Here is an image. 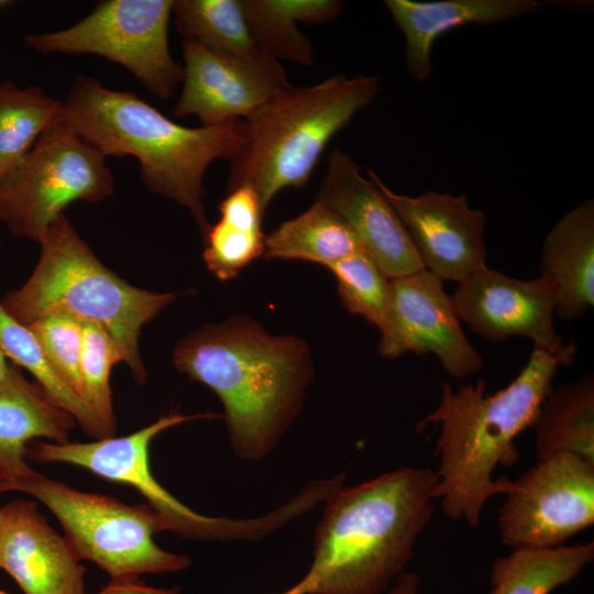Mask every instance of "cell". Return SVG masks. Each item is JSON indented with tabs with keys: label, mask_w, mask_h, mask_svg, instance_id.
Instances as JSON below:
<instances>
[{
	"label": "cell",
	"mask_w": 594,
	"mask_h": 594,
	"mask_svg": "<svg viewBox=\"0 0 594 594\" xmlns=\"http://www.w3.org/2000/svg\"><path fill=\"white\" fill-rule=\"evenodd\" d=\"M173 363L219 397L231 449L251 462L276 449L315 378L311 352L302 338L272 334L249 315H233L190 332L175 345Z\"/></svg>",
	"instance_id": "cell-1"
},
{
	"label": "cell",
	"mask_w": 594,
	"mask_h": 594,
	"mask_svg": "<svg viewBox=\"0 0 594 594\" xmlns=\"http://www.w3.org/2000/svg\"><path fill=\"white\" fill-rule=\"evenodd\" d=\"M436 472L403 466L333 490L314 535L305 594H382L405 571L435 512Z\"/></svg>",
	"instance_id": "cell-2"
},
{
	"label": "cell",
	"mask_w": 594,
	"mask_h": 594,
	"mask_svg": "<svg viewBox=\"0 0 594 594\" xmlns=\"http://www.w3.org/2000/svg\"><path fill=\"white\" fill-rule=\"evenodd\" d=\"M559 365H563L559 358L534 348L516 378L494 394L486 393L482 378L455 392L442 384L438 407L416 429L441 424L436 447L440 466L432 497L441 499L450 519L464 518L477 527L487 499L510 488L513 481L505 476L493 480V472L497 465L509 468L518 461L514 440L534 427Z\"/></svg>",
	"instance_id": "cell-3"
},
{
	"label": "cell",
	"mask_w": 594,
	"mask_h": 594,
	"mask_svg": "<svg viewBox=\"0 0 594 594\" xmlns=\"http://www.w3.org/2000/svg\"><path fill=\"white\" fill-rule=\"evenodd\" d=\"M63 121L106 156L138 158L143 184L186 208L202 237L209 223L204 176L217 158L231 160L244 142L243 119L201 128L180 125L132 91L105 87L77 75L65 101Z\"/></svg>",
	"instance_id": "cell-4"
},
{
	"label": "cell",
	"mask_w": 594,
	"mask_h": 594,
	"mask_svg": "<svg viewBox=\"0 0 594 594\" xmlns=\"http://www.w3.org/2000/svg\"><path fill=\"white\" fill-rule=\"evenodd\" d=\"M40 244L33 274L21 288L6 295L3 308L24 326L52 315L99 326L142 385L146 371L138 344L141 329L177 294L145 290L116 275L98 260L65 215L48 228Z\"/></svg>",
	"instance_id": "cell-5"
},
{
	"label": "cell",
	"mask_w": 594,
	"mask_h": 594,
	"mask_svg": "<svg viewBox=\"0 0 594 594\" xmlns=\"http://www.w3.org/2000/svg\"><path fill=\"white\" fill-rule=\"evenodd\" d=\"M380 88L376 76L338 74L309 87L276 90L245 120L246 138L230 160L227 191L251 187L265 211L280 190L302 188L330 140Z\"/></svg>",
	"instance_id": "cell-6"
},
{
	"label": "cell",
	"mask_w": 594,
	"mask_h": 594,
	"mask_svg": "<svg viewBox=\"0 0 594 594\" xmlns=\"http://www.w3.org/2000/svg\"><path fill=\"white\" fill-rule=\"evenodd\" d=\"M23 492L55 515L79 560L95 562L111 579L177 572L190 565L188 557L156 544L153 536L164 526L147 505L81 492L37 472Z\"/></svg>",
	"instance_id": "cell-7"
},
{
	"label": "cell",
	"mask_w": 594,
	"mask_h": 594,
	"mask_svg": "<svg viewBox=\"0 0 594 594\" xmlns=\"http://www.w3.org/2000/svg\"><path fill=\"white\" fill-rule=\"evenodd\" d=\"M113 191L106 157L61 121L0 184V222L14 235L40 243L70 204L99 202Z\"/></svg>",
	"instance_id": "cell-8"
},
{
	"label": "cell",
	"mask_w": 594,
	"mask_h": 594,
	"mask_svg": "<svg viewBox=\"0 0 594 594\" xmlns=\"http://www.w3.org/2000/svg\"><path fill=\"white\" fill-rule=\"evenodd\" d=\"M213 413L183 415L177 411L160 417L128 436L107 437L91 442H45L33 440L25 458L36 462H62L84 468L106 480L135 488L160 517L164 530L194 540H229L254 537L270 530L267 518L233 520L202 516L185 506L154 477L150 466V443L162 431L195 419L220 418Z\"/></svg>",
	"instance_id": "cell-9"
},
{
	"label": "cell",
	"mask_w": 594,
	"mask_h": 594,
	"mask_svg": "<svg viewBox=\"0 0 594 594\" xmlns=\"http://www.w3.org/2000/svg\"><path fill=\"white\" fill-rule=\"evenodd\" d=\"M174 0H106L73 26L24 37L43 54H96L127 68L147 91L167 100L183 81L169 51Z\"/></svg>",
	"instance_id": "cell-10"
},
{
	"label": "cell",
	"mask_w": 594,
	"mask_h": 594,
	"mask_svg": "<svg viewBox=\"0 0 594 594\" xmlns=\"http://www.w3.org/2000/svg\"><path fill=\"white\" fill-rule=\"evenodd\" d=\"M498 513L502 542L550 549L594 524V463L570 452L538 460L506 493Z\"/></svg>",
	"instance_id": "cell-11"
},
{
	"label": "cell",
	"mask_w": 594,
	"mask_h": 594,
	"mask_svg": "<svg viewBox=\"0 0 594 594\" xmlns=\"http://www.w3.org/2000/svg\"><path fill=\"white\" fill-rule=\"evenodd\" d=\"M442 283L426 268L391 279V308L377 351L384 359L433 353L450 376L463 380L481 371L484 360L466 339Z\"/></svg>",
	"instance_id": "cell-12"
},
{
	"label": "cell",
	"mask_w": 594,
	"mask_h": 594,
	"mask_svg": "<svg viewBox=\"0 0 594 594\" xmlns=\"http://www.w3.org/2000/svg\"><path fill=\"white\" fill-rule=\"evenodd\" d=\"M457 315L481 337L505 341L513 336L531 339L534 348L571 365L574 343H562L553 327L556 287L546 276L518 279L487 266L458 283L451 296Z\"/></svg>",
	"instance_id": "cell-13"
},
{
	"label": "cell",
	"mask_w": 594,
	"mask_h": 594,
	"mask_svg": "<svg viewBox=\"0 0 594 594\" xmlns=\"http://www.w3.org/2000/svg\"><path fill=\"white\" fill-rule=\"evenodd\" d=\"M366 172L399 217L426 270L442 282L460 283L486 267V217L470 207L466 196L429 190L410 197Z\"/></svg>",
	"instance_id": "cell-14"
},
{
	"label": "cell",
	"mask_w": 594,
	"mask_h": 594,
	"mask_svg": "<svg viewBox=\"0 0 594 594\" xmlns=\"http://www.w3.org/2000/svg\"><path fill=\"white\" fill-rule=\"evenodd\" d=\"M316 200L345 220L365 253L389 279L425 268L391 204L344 151L330 153Z\"/></svg>",
	"instance_id": "cell-15"
},
{
	"label": "cell",
	"mask_w": 594,
	"mask_h": 594,
	"mask_svg": "<svg viewBox=\"0 0 594 594\" xmlns=\"http://www.w3.org/2000/svg\"><path fill=\"white\" fill-rule=\"evenodd\" d=\"M34 502L0 508V569L24 594H86L85 568Z\"/></svg>",
	"instance_id": "cell-16"
},
{
	"label": "cell",
	"mask_w": 594,
	"mask_h": 594,
	"mask_svg": "<svg viewBox=\"0 0 594 594\" xmlns=\"http://www.w3.org/2000/svg\"><path fill=\"white\" fill-rule=\"evenodd\" d=\"M182 48L183 89L173 110L175 117L196 116L202 127L248 120L282 89L194 40L184 38Z\"/></svg>",
	"instance_id": "cell-17"
},
{
	"label": "cell",
	"mask_w": 594,
	"mask_h": 594,
	"mask_svg": "<svg viewBox=\"0 0 594 594\" xmlns=\"http://www.w3.org/2000/svg\"><path fill=\"white\" fill-rule=\"evenodd\" d=\"M75 421L40 384L29 382L16 365H10L0 383V494L23 492L35 474L25 461L31 441L67 442Z\"/></svg>",
	"instance_id": "cell-18"
},
{
	"label": "cell",
	"mask_w": 594,
	"mask_h": 594,
	"mask_svg": "<svg viewBox=\"0 0 594 594\" xmlns=\"http://www.w3.org/2000/svg\"><path fill=\"white\" fill-rule=\"evenodd\" d=\"M405 40V65L416 80L432 73L431 51L442 34L466 24L490 25L540 11L537 0H386Z\"/></svg>",
	"instance_id": "cell-19"
},
{
	"label": "cell",
	"mask_w": 594,
	"mask_h": 594,
	"mask_svg": "<svg viewBox=\"0 0 594 594\" xmlns=\"http://www.w3.org/2000/svg\"><path fill=\"white\" fill-rule=\"evenodd\" d=\"M172 13L184 38L196 41L277 88L290 85L280 63L256 42L241 0H174Z\"/></svg>",
	"instance_id": "cell-20"
},
{
	"label": "cell",
	"mask_w": 594,
	"mask_h": 594,
	"mask_svg": "<svg viewBox=\"0 0 594 594\" xmlns=\"http://www.w3.org/2000/svg\"><path fill=\"white\" fill-rule=\"evenodd\" d=\"M541 275L556 287L554 312L578 319L594 305V200L565 213L546 235Z\"/></svg>",
	"instance_id": "cell-21"
},
{
	"label": "cell",
	"mask_w": 594,
	"mask_h": 594,
	"mask_svg": "<svg viewBox=\"0 0 594 594\" xmlns=\"http://www.w3.org/2000/svg\"><path fill=\"white\" fill-rule=\"evenodd\" d=\"M252 33L272 58L312 67L311 42L297 23L319 24L337 19L344 9L340 0H241Z\"/></svg>",
	"instance_id": "cell-22"
},
{
	"label": "cell",
	"mask_w": 594,
	"mask_h": 594,
	"mask_svg": "<svg viewBox=\"0 0 594 594\" xmlns=\"http://www.w3.org/2000/svg\"><path fill=\"white\" fill-rule=\"evenodd\" d=\"M361 251L364 249L345 220L316 200L306 211L265 234L263 257L327 267Z\"/></svg>",
	"instance_id": "cell-23"
},
{
	"label": "cell",
	"mask_w": 594,
	"mask_h": 594,
	"mask_svg": "<svg viewBox=\"0 0 594 594\" xmlns=\"http://www.w3.org/2000/svg\"><path fill=\"white\" fill-rule=\"evenodd\" d=\"M537 460L558 452L578 454L594 463V376L552 388L536 422Z\"/></svg>",
	"instance_id": "cell-24"
},
{
	"label": "cell",
	"mask_w": 594,
	"mask_h": 594,
	"mask_svg": "<svg viewBox=\"0 0 594 594\" xmlns=\"http://www.w3.org/2000/svg\"><path fill=\"white\" fill-rule=\"evenodd\" d=\"M594 559V543L516 549L492 564L490 594H551Z\"/></svg>",
	"instance_id": "cell-25"
},
{
	"label": "cell",
	"mask_w": 594,
	"mask_h": 594,
	"mask_svg": "<svg viewBox=\"0 0 594 594\" xmlns=\"http://www.w3.org/2000/svg\"><path fill=\"white\" fill-rule=\"evenodd\" d=\"M63 121V101L38 86L0 80V184L21 165L38 138Z\"/></svg>",
	"instance_id": "cell-26"
},
{
	"label": "cell",
	"mask_w": 594,
	"mask_h": 594,
	"mask_svg": "<svg viewBox=\"0 0 594 594\" xmlns=\"http://www.w3.org/2000/svg\"><path fill=\"white\" fill-rule=\"evenodd\" d=\"M0 350L14 365L28 370L47 395L89 436L95 439L111 437L85 402L53 370L30 328L16 321L1 302Z\"/></svg>",
	"instance_id": "cell-27"
},
{
	"label": "cell",
	"mask_w": 594,
	"mask_h": 594,
	"mask_svg": "<svg viewBox=\"0 0 594 594\" xmlns=\"http://www.w3.org/2000/svg\"><path fill=\"white\" fill-rule=\"evenodd\" d=\"M327 268L336 277L341 305L380 330L391 308V279L364 251L339 260Z\"/></svg>",
	"instance_id": "cell-28"
},
{
	"label": "cell",
	"mask_w": 594,
	"mask_h": 594,
	"mask_svg": "<svg viewBox=\"0 0 594 594\" xmlns=\"http://www.w3.org/2000/svg\"><path fill=\"white\" fill-rule=\"evenodd\" d=\"M121 361V354L109 334L99 326L84 323L81 398L111 437L116 431V419L110 373L112 366Z\"/></svg>",
	"instance_id": "cell-29"
},
{
	"label": "cell",
	"mask_w": 594,
	"mask_h": 594,
	"mask_svg": "<svg viewBox=\"0 0 594 594\" xmlns=\"http://www.w3.org/2000/svg\"><path fill=\"white\" fill-rule=\"evenodd\" d=\"M204 261L221 280L237 277L242 270L263 256L265 234L262 224L220 217L204 234Z\"/></svg>",
	"instance_id": "cell-30"
},
{
	"label": "cell",
	"mask_w": 594,
	"mask_h": 594,
	"mask_svg": "<svg viewBox=\"0 0 594 594\" xmlns=\"http://www.w3.org/2000/svg\"><path fill=\"white\" fill-rule=\"evenodd\" d=\"M28 327L53 370L81 398L84 323L70 317L52 315L41 317Z\"/></svg>",
	"instance_id": "cell-31"
},
{
	"label": "cell",
	"mask_w": 594,
	"mask_h": 594,
	"mask_svg": "<svg viewBox=\"0 0 594 594\" xmlns=\"http://www.w3.org/2000/svg\"><path fill=\"white\" fill-rule=\"evenodd\" d=\"M178 587L163 588L147 585L134 579H111L110 582L95 594H179Z\"/></svg>",
	"instance_id": "cell-32"
},
{
	"label": "cell",
	"mask_w": 594,
	"mask_h": 594,
	"mask_svg": "<svg viewBox=\"0 0 594 594\" xmlns=\"http://www.w3.org/2000/svg\"><path fill=\"white\" fill-rule=\"evenodd\" d=\"M420 582L417 573L404 571L394 580L387 594H419Z\"/></svg>",
	"instance_id": "cell-33"
},
{
	"label": "cell",
	"mask_w": 594,
	"mask_h": 594,
	"mask_svg": "<svg viewBox=\"0 0 594 594\" xmlns=\"http://www.w3.org/2000/svg\"><path fill=\"white\" fill-rule=\"evenodd\" d=\"M6 358L7 356L4 355V353L0 350V383L6 377V375L8 373V370H9V366H10V364H8Z\"/></svg>",
	"instance_id": "cell-34"
},
{
	"label": "cell",
	"mask_w": 594,
	"mask_h": 594,
	"mask_svg": "<svg viewBox=\"0 0 594 594\" xmlns=\"http://www.w3.org/2000/svg\"><path fill=\"white\" fill-rule=\"evenodd\" d=\"M276 594H305V591L300 582H298L293 587H289L286 591Z\"/></svg>",
	"instance_id": "cell-35"
},
{
	"label": "cell",
	"mask_w": 594,
	"mask_h": 594,
	"mask_svg": "<svg viewBox=\"0 0 594 594\" xmlns=\"http://www.w3.org/2000/svg\"><path fill=\"white\" fill-rule=\"evenodd\" d=\"M12 1L10 0H0V10L4 9V8H8L10 6H12Z\"/></svg>",
	"instance_id": "cell-36"
},
{
	"label": "cell",
	"mask_w": 594,
	"mask_h": 594,
	"mask_svg": "<svg viewBox=\"0 0 594 594\" xmlns=\"http://www.w3.org/2000/svg\"><path fill=\"white\" fill-rule=\"evenodd\" d=\"M0 594H9V593H7V592L3 591V590H0Z\"/></svg>",
	"instance_id": "cell-37"
}]
</instances>
